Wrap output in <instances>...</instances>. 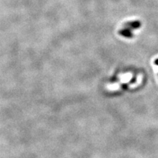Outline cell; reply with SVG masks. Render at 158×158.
Instances as JSON below:
<instances>
[{"instance_id": "cell-1", "label": "cell", "mask_w": 158, "mask_h": 158, "mask_svg": "<svg viewBox=\"0 0 158 158\" xmlns=\"http://www.w3.org/2000/svg\"><path fill=\"white\" fill-rule=\"evenodd\" d=\"M126 28H128L130 29H138L141 27V23L139 21H131V22H128L126 23L125 24Z\"/></svg>"}, {"instance_id": "cell-2", "label": "cell", "mask_w": 158, "mask_h": 158, "mask_svg": "<svg viewBox=\"0 0 158 158\" xmlns=\"http://www.w3.org/2000/svg\"><path fill=\"white\" fill-rule=\"evenodd\" d=\"M119 34L125 37H130H130H133V34H132L131 32V29L128 28H125L124 29H122V30H120Z\"/></svg>"}]
</instances>
